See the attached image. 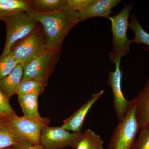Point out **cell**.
Segmentation results:
<instances>
[{"instance_id":"2","label":"cell","mask_w":149,"mask_h":149,"mask_svg":"<svg viewBox=\"0 0 149 149\" xmlns=\"http://www.w3.org/2000/svg\"><path fill=\"white\" fill-rule=\"evenodd\" d=\"M137 99L130 101L126 114L115 128L108 149H133L139 129L136 115Z\"/></svg>"},{"instance_id":"5","label":"cell","mask_w":149,"mask_h":149,"mask_svg":"<svg viewBox=\"0 0 149 149\" xmlns=\"http://www.w3.org/2000/svg\"><path fill=\"white\" fill-rule=\"evenodd\" d=\"M15 133L19 139L36 145H40L42 130L50 123L47 117L35 118L17 115L7 116Z\"/></svg>"},{"instance_id":"24","label":"cell","mask_w":149,"mask_h":149,"mask_svg":"<svg viewBox=\"0 0 149 149\" xmlns=\"http://www.w3.org/2000/svg\"><path fill=\"white\" fill-rule=\"evenodd\" d=\"M9 100L0 91V116H7L16 114L11 106Z\"/></svg>"},{"instance_id":"20","label":"cell","mask_w":149,"mask_h":149,"mask_svg":"<svg viewBox=\"0 0 149 149\" xmlns=\"http://www.w3.org/2000/svg\"><path fill=\"white\" fill-rule=\"evenodd\" d=\"M129 28L135 34L133 39L131 40L132 43L143 44L149 46V34L144 30L135 15H132L130 17Z\"/></svg>"},{"instance_id":"26","label":"cell","mask_w":149,"mask_h":149,"mask_svg":"<svg viewBox=\"0 0 149 149\" xmlns=\"http://www.w3.org/2000/svg\"><path fill=\"white\" fill-rule=\"evenodd\" d=\"M0 149H16V146H15L10 147V148H6Z\"/></svg>"},{"instance_id":"14","label":"cell","mask_w":149,"mask_h":149,"mask_svg":"<svg viewBox=\"0 0 149 149\" xmlns=\"http://www.w3.org/2000/svg\"><path fill=\"white\" fill-rule=\"evenodd\" d=\"M32 10L29 1L0 0V21L17 13Z\"/></svg>"},{"instance_id":"25","label":"cell","mask_w":149,"mask_h":149,"mask_svg":"<svg viewBox=\"0 0 149 149\" xmlns=\"http://www.w3.org/2000/svg\"><path fill=\"white\" fill-rule=\"evenodd\" d=\"M16 149H45L41 144L36 145L22 139L19 140Z\"/></svg>"},{"instance_id":"21","label":"cell","mask_w":149,"mask_h":149,"mask_svg":"<svg viewBox=\"0 0 149 149\" xmlns=\"http://www.w3.org/2000/svg\"><path fill=\"white\" fill-rule=\"evenodd\" d=\"M19 64L10 53L5 56H0V80L10 74Z\"/></svg>"},{"instance_id":"13","label":"cell","mask_w":149,"mask_h":149,"mask_svg":"<svg viewBox=\"0 0 149 149\" xmlns=\"http://www.w3.org/2000/svg\"><path fill=\"white\" fill-rule=\"evenodd\" d=\"M23 66L18 64L10 74L0 80V91L8 100L17 93L23 80Z\"/></svg>"},{"instance_id":"4","label":"cell","mask_w":149,"mask_h":149,"mask_svg":"<svg viewBox=\"0 0 149 149\" xmlns=\"http://www.w3.org/2000/svg\"><path fill=\"white\" fill-rule=\"evenodd\" d=\"M6 27V37L3 50L1 55L10 52L16 43L23 40L40 26L26 12H20L8 17L3 20Z\"/></svg>"},{"instance_id":"23","label":"cell","mask_w":149,"mask_h":149,"mask_svg":"<svg viewBox=\"0 0 149 149\" xmlns=\"http://www.w3.org/2000/svg\"><path fill=\"white\" fill-rule=\"evenodd\" d=\"M95 0H67L68 4L74 11L80 13L88 9Z\"/></svg>"},{"instance_id":"3","label":"cell","mask_w":149,"mask_h":149,"mask_svg":"<svg viewBox=\"0 0 149 149\" xmlns=\"http://www.w3.org/2000/svg\"><path fill=\"white\" fill-rule=\"evenodd\" d=\"M133 6V3L125 5L118 13L108 18L111 23L113 45V49L109 54V56L114 64L130 52L132 41L128 38L127 31L129 27V14Z\"/></svg>"},{"instance_id":"10","label":"cell","mask_w":149,"mask_h":149,"mask_svg":"<svg viewBox=\"0 0 149 149\" xmlns=\"http://www.w3.org/2000/svg\"><path fill=\"white\" fill-rule=\"evenodd\" d=\"M104 93V90H102L98 93L92 95L79 109L64 120L61 128L74 133L81 132L88 113L95 103L103 95Z\"/></svg>"},{"instance_id":"19","label":"cell","mask_w":149,"mask_h":149,"mask_svg":"<svg viewBox=\"0 0 149 149\" xmlns=\"http://www.w3.org/2000/svg\"><path fill=\"white\" fill-rule=\"evenodd\" d=\"M47 85L44 82L36 79H24L19 85L17 95L19 96L23 94L35 93L40 95L44 93Z\"/></svg>"},{"instance_id":"8","label":"cell","mask_w":149,"mask_h":149,"mask_svg":"<svg viewBox=\"0 0 149 149\" xmlns=\"http://www.w3.org/2000/svg\"><path fill=\"white\" fill-rule=\"evenodd\" d=\"M83 135V132L70 133L61 127L48 125L42 130L40 144L45 149H63L68 147L75 149Z\"/></svg>"},{"instance_id":"6","label":"cell","mask_w":149,"mask_h":149,"mask_svg":"<svg viewBox=\"0 0 149 149\" xmlns=\"http://www.w3.org/2000/svg\"><path fill=\"white\" fill-rule=\"evenodd\" d=\"M48 49L45 34L40 25L32 34L15 44L10 53L19 63L23 65Z\"/></svg>"},{"instance_id":"11","label":"cell","mask_w":149,"mask_h":149,"mask_svg":"<svg viewBox=\"0 0 149 149\" xmlns=\"http://www.w3.org/2000/svg\"><path fill=\"white\" fill-rule=\"evenodd\" d=\"M122 1L120 0H95V3L83 12L79 13L80 22L97 17H110L112 9Z\"/></svg>"},{"instance_id":"16","label":"cell","mask_w":149,"mask_h":149,"mask_svg":"<svg viewBox=\"0 0 149 149\" xmlns=\"http://www.w3.org/2000/svg\"><path fill=\"white\" fill-rule=\"evenodd\" d=\"M39 95L35 93L18 96V101L24 116L31 117L41 116L38 111V98Z\"/></svg>"},{"instance_id":"1","label":"cell","mask_w":149,"mask_h":149,"mask_svg":"<svg viewBox=\"0 0 149 149\" xmlns=\"http://www.w3.org/2000/svg\"><path fill=\"white\" fill-rule=\"evenodd\" d=\"M27 13L41 25L47 47L54 49L61 50L68 32L80 22L78 13L68 4L61 10L54 12L42 13L31 10Z\"/></svg>"},{"instance_id":"15","label":"cell","mask_w":149,"mask_h":149,"mask_svg":"<svg viewBox=\"0 0 149 149\" xmlns=\"http://www.w3.org/2000/svg\"><path fill=\"white\" fill-rule=\"evenodd\" d=\"M19 139L12 128L7 116H0V149L16 146Z\"/></svg>"},{"instance_id":"22","label":"cell","mask_w":149,"mask_h":149,"mask_svg":"<svg viewBox=\"0 0 149 149\" xmlns=\"http://www.w3.org/2000/svg\"><path fill=\"white\" fill-rule=\"evenodd\" d=\"M133 149H149V126L141 129Z\"/></svg>"},{"instance_id":"17","label":"cell","mask_w":149,"mask_h":149,"mask_svg":"<svg viewBox=\"0 0 149 149\" xmlns=\"http://www.w3.org/2000/svg\"><path fill=\"white\" fill-rule=\"evenodd\" d=\"M29 2L32 10L42 13L61 10L68 4L67 0H31Z\"/></svg>"},{"instance_id":"7","label":"cell","mask_w":149,"mask_h":149,"mask_svg":"<svg viewBox=\"0 0 149 149\" xmlns=\"http://www.w3.org/2000/svg\"><path fill=\"white\" fill-rule=\"evenodd\" d=\"M60 52L61 50L48 49L23 65V80L36 79L47 84L48 79L59 58Z\"/></svg>"},{"instance_id":"12","label":"cell","mask_w":149,"mask_h":149,"mask_svg":"<svg viewBox=\"0 0 149 149\" xmlns=\"http://www.w3.org/2000/svg\"><path fill=\"white\" fill-rule=\"evenodd\" d=\"M136 98V117L139 129H142L149 126V77L145 87Z\"/></svg>"},{"instance_id":"18","label":"cell","mask_w":149,"mask_h":149,"mask_svg":"<svg viewBox=\"0 0 149 149\" xmlns=\"http://www.w3.org/2000/svg\"><path fill=\"white\" fill-rule=\"evenodd\" d=\"M104 143L100 135L88 128L74 149H104Z\"/></svg>"},{"instance_id":"9","label":"cell","mask_w":149,"mask_h":149,"mask_svg":"<svg viewBox=\"0 0 149 149\" xmlns=\"http://www.w3.org/2000/svg\"><path fill=\"white\" fill-rule=\"evenodd\" d=\"M121 59L115 63V69L113 72L109 71L107 84L111 88L113 96V107L118 121H120L126 114L130 105V101L127 100L122 90L123 71L120 70Z\"/></svg>"}]
</instances>
